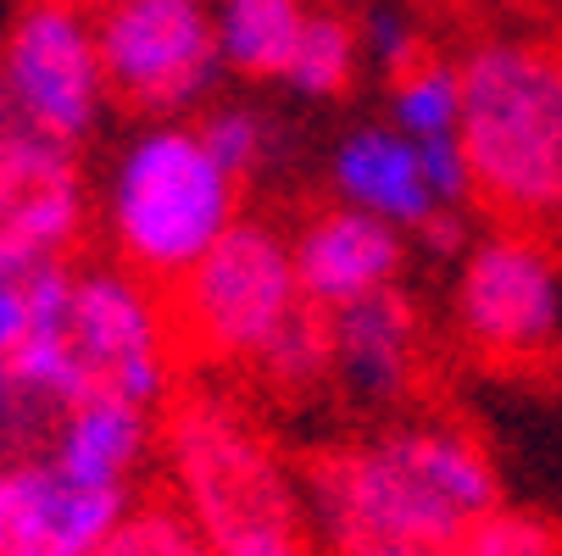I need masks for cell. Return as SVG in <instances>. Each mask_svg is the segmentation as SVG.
<instances>
[{"label":"cell","instance_id":"4","mask_svg":"<svg viewBox=\"0 0 562 556\" xmlns=\"http://www.w3.org/2000/svg\"><path fill=\"white\" fill-rule=\"evenodd\" d=\"M156 451H162L173 501L206 529L212 545L268 523H306L295 467L234 395H173L162 407Z\"/></svg>","mask_w":562,"mask_h":556},{"label":"cell","instance_id":"26","mask_svg":"<svg viewBox=\"0 0 562 556\" xmlns=\"http://www.w3.org/2000/svg\"><path fill=\"white\" fill-rule=\"evenodd\" d=\"M217 556H317V545H312L306 523H268V529L217 540Z\"/></svg>","mask_w":562,"mask_h":556},{"label":"cell","instance_id":"25","mask_svg":"<svg viewBox=\"0 0 562 556\" xmlns=\"http://www.w3.org/2000/svg\"><path fill=\"white\" fill-rule=\"evenodd\" d=\"M424 156V179L440 201V212H462L473 201V168H468V150L462 134H440V139H418Z\"/></svg>","mask_w":562,"mask_h":556},{"label":"cell","instance_id":"9","mask_svg":"<svg viewBox=\"0 0 562 556\" xmlns=\"http://www.w3.org/2000/svg\"><path fill=\"white\" fill-rule=\"evenodd\" d=\"M95 45L112 101L139 117H190L223 78L206 0H95Z\"/></svg>","mask_w":562,"mask_h":556},{"label":"cell","instance_id":"3","mask_svg":"<svg viewBox=\"0 0 562 556\" xmlns=\"http://www.w3.org/2000/svg\"><path fill=\"white\" fill-rule=\"evenodd\" d=\"M239 190L246 184L206 150L195 117H145L101 179L106 246L128 273L168 290L239 223Z\"/></svg>","mask_w":562,"mask_h":556},{"label":"cell","instance_id":"15","mask_svg":"<svg viewBox=\"0 0 562 556\" xmlns=\"http://www.w3.org/2000/svg\"><path fill=\"white\" fill-rule=\"evenodd\" d=\"M45 456L72 473L78 485H101V490H134L139 473L156 456V412L139 401H123V395H85L72 401L56 429Z\"/></svg>","mask_w":562,"mask_h":556},{"label":"cell","instance_id":"12","mask_svg":"<svg viewBox=\"0 0 562 556\" xmlns=\"http://www.w3.org/2000/svg\"><path fill=\"white\" fill-rule=\"evenodd\" d=\"M329 340H335V389L351 407L368 412L401 407L424 373V311L401 284L335 306Z\"/></svg>","mask_w":562,"mask_h":556},{"label":"cell","instance_id":"2","mask_svg":"<svg viewBox=\"0 0 562 556\" xmlns=\"http://www.w3.org/2000/svg\"><path fill=\"white\" fill-rule=\"evenodd\" d=\"M462 150L473 206L496 223L562 228V45L485 34L462 56Z\"/></svg>","mask_w":562,"mask_h":556},{"label":"cell","instance_id":"8","mask_svg":"<svg viewBox=\"0 0 562 556\" xmlns=\"http://www.w3.org/2000/svg\"><path fill=\"white\" fill-rule=\"evenodd\" d=\"M67 351L90 395H123L150 412L173 401L179 384V334L168 317V295L123 262L72 268L67 295Z\"/></svg>","mask_w":562,"mask_h":556},{"label":"cell","instance_id":"23","mask_svg":"<svg viewBox=\"0 0 562 556\" xmlns=\"http://www.w3.org/2000/svg\"><path fill=\"white\" fill-rule=\"evenodd\" d=\"M446 556H562V529L535 507L496 501L451 540Z\"/></svg>","mask_w":562,"mask_h":556},{"label":"cell","instance_id":"19","mask_svg":"<svg viewBox=\"0 0 562 556\" xmlns=\"http://www.w3.org/2000/svg\"><path fill=\"white\" fill-rule=\"evenodd\" d=\"M390 84V123L407 139H440L462 134V67L451 56H418L413 67H401Z\"/></svg>","mask_w":562,"mask_h":556},{"label":"cell","instance_id":"22","mask_svg":"<svg viewBox=\"0 0 562 556\" xmlns=\"http://www.w3.org/2000/svg\"><path fill=\"white\" fill-rule=\"evenodd\" d=\"M95 556H217V545L179 501H128Z\"/></svg>","mask_w":562,"mask_h":556},{"label":"cell","instance_id":"6","mask_svg":"<svg viewBox=\"0 0 562 556\" xmlns=\"http://www.w3.org/2000/svg\"><path fill=\"white\" fill-rule=\"evenodd\" d=\"M451 329L491 367L562 362V251L546 228L491 223L468 234L451 273Z\"/></svg>","mask_w":562,"mask_h":556},{"label":"cell","instance_id":"28","mask_svg":"<svg viewBox=\"0 0 562 556\" xmlns=\"http://www.w3.org/2000/svg\"><path fill=\"white\" fill-rule=\"evenodd\" d=\"M557 7H562V0H557Z\"/></svg>","mask_w":562,"mask_h":556},{"label":"cell","instance_id":"10","mask_svg":"<svg viewBox=\"0 0 562 556\" xmlns=\"http://www.w3.org/2000/svg\"><path fill=\"white\" fill-rule=\"evenodd\" d=\"M90 228L78 150L0 128V262H67Z\"/></svg>","mask_w":562,"mask_h":556},{"label":"cell","instance_id":"11","mask_svg":"<svg viewBox=\"0 0 562 556\" xmlns=\"http://www.w3.org/2000/svg\"><path fill=\"white\" fill-rule=\"evenodd\" d=\"M134 490L78 485L45 451H0V556H95Z\"/></svg>","mask_w":562,"mask_h":556},{"label":"cell","instance_id":"27","mask_svg":"<svg viewBox=\"0 0 562 556\" xmlns=\"http://www.w3.org/2000/svg\"><path fill=\"white\" fill-rule=\"evenodd\" d=\"M557 378H562V362H557Z\"/></svg>","mask_w":562,"mask_h":556},{"label":"cell","instance_id":"1","mask_svg":"<svg viewBox=\"0 0 562 556\" xmlns=\"http://www.w3.org/2000/svg\"><path fill=\"white\" fill-rule=\"evenodd\" d=\"M295 479L317 556H446L502 501L496 456L451 418H401L368 440L324 445Z\"/></svg>","mask_w":562,"mask_h":556},{"label":"cell","instance_id":"20","mask_svg":"<svg viewBox=\"0 0 562 556\" xmlns=\"http://www.w3.org/2000/svg\"><path fill=\"white\" fill-rule=\"evenodd\" d=\"M67 279H72V262H40V268L0 262V395H7L29 340L40 334L45 311L56 306Z\"/></svg>","mask_w":562,"mask_h":556},{"label":"cell","instance_id":"24","mask_svg":"<svg viewBox=\"0 0 562 556\" xmlns=\"http://www.w3.org/2000/svg\"><path fill=\"white\" fill-rule=\"evenodd\" d=\"M357 34H362L368 67H379L384 78H395L401 67L429 56V29H424L418 0H368L357 12Z\"/></svg>","mask_w":562,"mask_h":556},{"label":"cell","instance_id":"16","mask_svg":"<svg viewBox=\"0 0 562 556\" xmlns=\"http://www.w3.org/2000/svg\"><path fill=\"white\" fill-rule=\"evenodd\" d=\"M223 72L279 84L317 0H206Z\"/></svg>","mask_w":562,"mask_h":556},{"label":"cell","instance_id":"14","mask_svg":"<svg viewBox=\"0 0 562 556\" xmlns=\"http://www.w3.org/2000/svg\"><path fill=\"white\" fill-rule=\"evenodd\" d=\"M329 195L373 212L407 234H424L440 217V201L424 179L418 139H407L395 123H357L329 150Z\"/></svg>","mask_w":562,"mask_h":556},{"label":"cell","instance_id":"18","mask_svg":"<svg viewBox=\"0 0 562 556\" xmlns=\"http://www.w3.org/2000/svg\"><path fill=\"white\" fill-rule=\"evenodd\" d=\"M251 378L284 401H306V395L335 384V340H329V311L324 306H301L290 324L273 334V345L257 356Z\"/></svg>","mask_w":562,"mask_h":556},{"label":"cell","instance_id":"17","mask_svg":"<svg viewBox=\"0 0 562 556\" xmlns=\"http://www.w3.org/2000/svg\"><path fill=\"white\" fill-rule=\"evenodd\" d=\"M362 67H368V56H362L357 18L340 7H312L279 84L301 101H340V95H351Z\"/></svg>","mask_w":562,"mask_h":556},{"label":"cell","instance_id":"7","mask_svg":"<svg viewBox=\"0 0 562 556\" xmlns=\"http://www.w3.org/2000/svg\"><path fill=\"white\" fill-rule=\"evenodd\" d=\"M106 106L95 12L78 0H23L0 34V128L85 150Z\"/></svg>","mask_w":562,"mask_h":556},{"label":"cell","instance_id":"13","mask_svg":"<svg viewBox=\"0 0 562 556\" xmlns=\"http://www.w3.org/2000/svg\"><path fill=\"white\" fill-rule=\"evenodd\" d=\"M290 257H295L301 295L335 311L346 300L401 284V273H407V228L357 212L346 201H329L301 217V228L290 234Z\"/></svg>","mask_w":562,"mask_h":556},{"label":"cell","instance_id":"5","mask_svg":"<svg viewBox=\"0 0 562 556\" xmlns=\"http://www.w3.org/2000/svg\"><path fill=\"white\" fill-rule=\"evenodd\" d=\"M301 306L306 295L295 279L290 234H279L262 217H239L179 284H168L179 351L190 362L239 373L257 367V356Z\"/></svg>","mask_w":562,"mask_h":556},{"label":"cell","instance_id":"21","mask_svg":"<svg viewBox=\"0 0 562 556\" xmlns=\"http://www.w3.org/2000/svg\"><path fill=\"white\" fill-rule=\"evenodd\" d=\"M206 150L217 156V162L239 179V184H251L273 168V156H279V123L251 106V101H217V106H201L195 117Z\"/></svg>","mask_w":562,"mask_h":556}]
</instances>
